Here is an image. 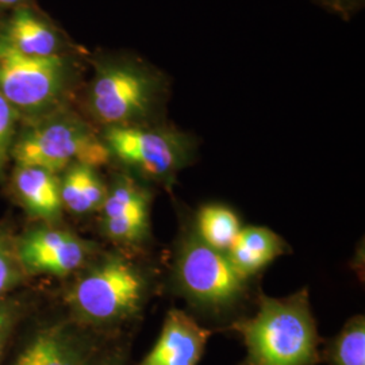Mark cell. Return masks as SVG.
Segmentation results:
<instances>
[{
  "instance_id": "obj_17",
  "label": "cell",
  "mask_w": 365,
  "mask_h": 365,
  "mask_svg": "<svg viewBox=\"0 0 365 365\" xmlns=\"http://www.w3.org/2000/svg\"><path fill=\"white\" fill-rule=\"evenodd\" d=\"M26 272L16 253V241L0 230V299L18 287L25 277Z\"/></svg>"
},
{
  "instance_id": "obj_4",
  "label": "cell",
  "mask_w": 365,
  "mask_h": 365,
  "mask_svg": "<svg viewBox=\"0 0 365 365\" xmlns=\"http://www.w3.org/2000/svg\"><path fill=\"white\" fill-rule=\"evenodd\" d=\"M11 156L18 167H38L58 173L73 165L102 167L110 150L90 125L68 113H53L21 134L14 143Z\"/></svg>"
},
{
  "instance_id": "obj_22",
  "label": "cell",
  "mask_w": 365,
  "mask_h": 365,
  "mask_svg": "<svg viewBox=\"0 0 365 365\" xmlns=\"http://www.w3.org/2000/svg\"><path fill=\"white\" fill-rule=\"evenodd\" d=\"M90 365H128V348L122 345H105Z\"/></svg>"
},
{
  "instance_id": "obj_23",
  "label": "cell",
  "mask_w": 365,
  "mask_h": 365,
  "mask_svg": "<svg viewBox=\"0 0 365 365\" xmlns=\"http://www.w3.org/2000/svg\"><path fill=\"white\" fill-rule=\"evenodd\" d=\"M19 0H0V4H4V6H11V4H15V3H18Z\"/></svg>"
},
{
  "instance_id": "obj_15",
  "label": "cell",
  "mask_w": 365,
  "mask_h": 365,
  "mask_svg": "<svg viewBox=\"0 0 365 365\" xmlns=\"http://www.w3.org/2000/svg\"><path fill=\"white\" fill-rule=\"evenodd\" d=\"M241 229L240 217L227 206L206 205L196 214V237L206 245L223 253H227Z\"/></svg>"
},
{
  "instance_id": "obj_21",
  "label": "cell",
  "mask_w": 365,
  "mask_h": 365,
  "mask_svg": "<svg viewBox=\"0 0 365 365\" xmlns=\"http://www.w3.org/2000/svg\"><path fill=\"white\" fill-rule=\"evenodd\" d=\"M314 1L329 13L339 15L344 21H349L364 4V0H314Z\"/></svg>"
},
{
  "instance_id": "obj_13",
  "label": "cell",
  "mask_w": 365,
  "mask_h": 365,
  "mask_svg": "<svg viewBox=\"0 0 365 365\" xmlns=\"http://www.w3.org/2000/svg\"><path fill=\"white\" fill-rule=\"evenodd\" d=\"M14 188L25 209L45 221H56L61 215L63 202L60 179L49 170L38 167H18Z\"/></svg>"
},
{
  "instance_id": "obj_16",
  "label": "cell",
  "mask_w": 365,
  "mask_h": 365,
  "mask_svg": "<svg viewBox=\"0 0 365 365\" xmlns=\"http://www.w3.org/2000/svg\"><path fill=\"white\" fill-rule=\"evenodd\" d=\"M321 361L329 365H365V318L352 317L336 337L321 351Z\"/></svg>"
},
{
  "instance_id": "obj_12",
  "label": "cell",
  "mask_w": 365,
  "mask_h": 365,
  "mask_svg": "<svg viewBox=\"0 0 365 365\" xmlns=\"http://www.w3.org/2000/svg\"><path fill=\"white\" fill-rule=\"evenodd\" d=\"M287 242L271 229L264 226H247L240 230L227 257L235 269L250 279L267 268L277 257L287 253Z\"/></svg>"
},
{
  "instance_id": "obj_19",
  "label": "cell",
  "mask_w": 365,
  "mask_h": 365,
  "mask_svg": "<svg viewBox=\"0 0 365 365\" xmlns=\"http://www.w3.org/2000/svg\"><path fill=\"white\" fill-rule=\"evenodd\" d=\"M60 194H61L63 207L66 206L71 212L73 214L92 212L91 207L83 192L76 165L66 170L64 179L60 182Z\"/></svg>"
},
{
  "instance_id": "obj_2",
  "label": "cell",
  "mask_w": 365,
  "mask_h": 365,
  "mask_svg": "<svg viewBox=\"0 0 365 365\" xmlns=\"http://www.w3.org/2000/svg\"><path fill=\"white\" fill-rule=\"evenodd\" d=\"M170 83L164 72L141 60L99 63L88 91L92 117L106 128L158 123Z\"/></svg>"
},
{
  "instance_id": "obj_10",
  "label": "cell",
  "mask_w": 365,
  "mask_h": 365,
  "mask_svg": "<svg viewBox=\"0 0 365 365\" xmlns=\"http://www.w3.org/2000/svg\"><path fill=\"white\" fill-rule=\"evenodd\" d=\"M103 230L123 245H140L150 230V194L128 176L119 178L107 191L102 206Z\"/></svg>"
},
{
  "instance_id": "obj_7",
  "label": "cell",
  "mask_w": 365,
  "mask_h": 365,
  "mask_svg": "<svg viewBox=\"0 0 365 365\" xmlns=\"http://www.w3.org/2000/svg\"><path fill=\"white\" fill-rule=\"evenodd\" d=\"M103 143L111 156L146 179L164 184L191 161L195 149L190 135L160 122L107 128Z\"/></svg>"
},
{
  "instance_id": "obj_9",
  "label": "cell",
  "mask_w": 365,
  "mask_h": 365,
  "mask_svg": "<svg viewBox=\"0 0 365 365\" xmlns=\"http://www.w3.org/2000/svg\"><path fill=\"white\" fill-rule=\"evenodd\" d=\"M16 253L26 274L66 276L86 265L92 248L68 230L39 227L16 241Z\"/></svg>"
},
{
  "instance_id": "obj_14",
  "label": "cell",
  "mask_w": 365,
  "mask_h": 365,
  "mask_svg": "<svg viewBox=\"0 0 365 365\" xmlns=\"http://www.w3.org/2000/svg\"><path fill=\"white\" fill-rule=\"evenodd\" d=\"M19 52L34 57L58 54L60 41L56 31L46 22L29 10L15 14L3 36Z\"/></svg>"
},
{
  "instance_id": "obj_11",
  "label": "cell",
  "mask_w": 365,
  "mask_h": 365,
  "mask_svg": "<svg viewBox=\"0 0 365 365\" xmlns=\"http://www.w3.org/2000/svg\"><path fill=\"white\" fill-rule=\"evenodd\" d=\"M212 333L190 314L170 309L155 346L140 365H197Z\"/></svg>"
},
{
  "instance_id": "obj_6",
  "label": "cell",
  "mask_w": 365,
  "mask_h": 365,
  "mask_svg": "<svg viewBox=\"0 0 365 365\" xmlns=\"http://www.w3.org/2000/svg\"><path fill=\"white\" fill-rule=\"evenodd\" d=\"M69 78L71 66L63 56H29L0 36V93L19 114H53L66 95Z\"/></svg>"
},
{
  "instance_id": "obj_18",
  "label": "cell",
  "mask_w": 365,
  "mask_h": 365,
  "mask_svg": "<svg viewBox=\"0 0 365 365\" xmlns=\"http://www.w3.org/2000/svg\"><path fill=\"white\" fill-rule=\"evenodd\" d=\"M19 113L0 93V179L11 157L14 143L16 140V126Z\"/></svg>"
},
{
  "instance_id": "obj_20",
  "label": "cell",
  "mask_w": 365,
  "mask_h": 365,
  "mask_svg": "<svg viewBox=\"0 0 365 365\" xmlns=\"http://www.w3.org/2000/svg\"><path fill=\"white\" fill-rule=\"evenodd\" d=\"M22 315V306L11 298L0 299V363Z\"/></svg>"
},
{
  "instance_id": "obj_3",
  "label": "cell",
  "mask_w": 365,
  "mask_h": 365,
  "mask_svg": "<svg viewBox=\"0 0 365 365\" xmlns=\"http://www.w3.org/2000/svg\"><path fill=\"white\" fill-rule=\"evenodd\" d=\"M149 289L144 271L111 255L80 276L68 292L73 321L92 330L120 327L141 313Z\"/></svg>"
},
{
  "instance_id": "obj_8",
  "label": "cell",
  "mask_w": 365,
  "mask_h": 365,
  "mask_svg": "<svg viewBox=\"0 0 365 365\" xmlns=\"http://www.w3.org/2000/svg\"><path fill=\"white\" fill-rule=\"evenodd\" d=\"M98 333L75 321L42 327L13 365H90L105 348Z\"/></svg>"
},
{
  "instance_id": "obj_1",
  "label": "cell",
  "mask_w": 365,
  "mask_h": 365,
  "mask_svg": "<svg viewBox=\"0 0 365 365\" xmlns=\"http://www.w3.org/2000/svg\"><path fill=\"white\" fill-rule=\"evenodd\" d=\"M247 349L240 365H318L321 337L312 313L309 289L286 298L260 295L257 312L230 327Z\"/></svg>"
},
{
  "instance_id": "obj_5",
  "label": "cell",
  "mask_w": 365,
  "mask_h": 365,
  "mask_svg": "<svg viewBox=\"0 0 365 365\" xmlns=\"http://www.w3.org/2000/svg\"><path fill=\"white\" fill-rule=\"evenodd\" d=\"M173 279L178 291L197 310L223 314L235 309L248 289V279L235 269L227 255L188 232L179 244Z\"/></svg>"
}]
</instances>
